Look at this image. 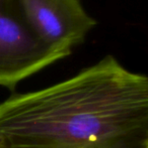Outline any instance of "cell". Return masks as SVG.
I'll return each mask as SVG.
<instances>
[{"label": "cell", "mask_w": 148, "mask_h": 148, "mask_svg": "<svg viewBox=\"0 0 148 148\" xmlns=\"http://www.w3.org/2000/svg\"><path fill=\"white\" fill-rule=\"evenodd\" d=\"M22 3L38 36L64 58L97 24L80 0H22Z\"/></svg>", "instance_id": "3"}, {"label": "cell", "mask_w": 148, "mask_h": 148, "mask_svg": "<svg viewBox=\"0 0 148 148\" xmlns=\"http://www.w3.org/2000/svg\"><path fill=\"white\" fill-rule=\"evenodd\" d=\"M62 59L38 36L22 0H0V87L13 91L24 79Z\"/></svg>", "instance_id": "2"}, {"label": "cell", "mask_w": 148, "mask_h": 148, "mask_svg": "<svg viewBox=\"0 0 148 148\" xmlns=\"http://www.w3.org/2000/svg\"><path fill=\"white\" fill-rule=\"evenodd\" d=\"M0 148H148V79L113 56L0 103Z\"/></svg>", "instance_id": "1"}]
</instances>
